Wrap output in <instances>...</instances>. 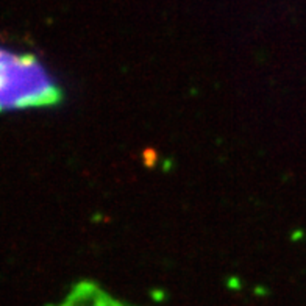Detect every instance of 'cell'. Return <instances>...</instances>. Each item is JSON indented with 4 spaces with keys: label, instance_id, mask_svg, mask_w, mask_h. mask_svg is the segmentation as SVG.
<instances>
[{
    "label": "cell",
    "instance_id": "1",
    "mask_svg": "<svg viewBox=\"0 0 306 306\" xmlns=\"http://www.w3.org/2000/svg\"><path fill=\"white\" fill-rule=\"evenodd\" d=\"M60 99V89L41 63L0 47V111L47 107Z\"/></svg>",
    "mask_w": 306,
    "mask_h": 306
}]
</instances>
